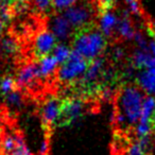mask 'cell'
Returning <instances> with one entry per match:
<instances>
[{
  "label": "cell",
  "instance_id": "cell-1",
  "mask_svg": "<svg viewBox=\"0 0 155 155\" xmlns=\"http://www.w3.org/2000/svg\"><path fill=\"white\" fill-rule=\"evenodd\" d=\"M73 51L87 60L89 63L102 56L106 49L107 39L96 22L74 30L71 38Z\"/></svg>",
  "mask_w": 155,
  "mask_h": 155
},
{
  "label": "cell",
  "instance_id": "cell-2",
  "mask_svg": "<svg viewBox=\"0 0 155 155\" xmlns=\"http://www.w3.org/2000/svg\"><path fill=\"white\" fill-rule=\"evenodd\" d=\"M146 94L137 85L122 86L117 97L118 124L122 127H136L141 116V110Z\"/></svg>",
  "mask_w": 155,
  "mask_h": 155
},
{
  "label": "cell",
  "instance_id": "cell-3",
  "mask_svg": "<svg viewBox=\"0 0 155 155\" xmlns=\"http://www.w3.org/2000/svg\"><path fill=\"white\" fill-rule=\"evenodd\" d=\"M88 61L72 50L68 60L64 64L58 66V79L62 83H74L82 79L88 69Z\"/></svg>",
  "mask_w": 155,
  "mask_h": 155
},
{
  "label": "cell",
  "instance_id": "cell-4",
  "mask_svg": "<svg viewBox=\"0 0 155 155\" xmlns=\"http://www.w3.org/2000/svg\"><path fill=\"white\" fill-rule=\"evenodd\" d=\"M85 110V102L80 97H69L62 100L60 115L55 127H69L82 117Z\"/></svg>",
  "mask_w": 155,
  "mask_h": 155
},
{
  "label": "cell",
  "instance_id": "cell-5",
  "mask_svg": "<svg viewBox=\"0 0 155 155\" xmlns=\"http://www.w3.org/2000/svg\"><path fill=\"white\" fill-rule=\"evenodd\" d=\"M94 9H96L95 5H91V3L74 5L73 7L65 10L63 15L72 26V28L77 30L95 22L93 20Z\"/></svg>",
  "mask_w": 155,
  "mask_h": 155
},
{
  "label": "cell",
  "instance_id": "cell-6",
  "mask_svg": "<svg viewBox=\"0 0 155 155\" xmlns=\"http://www.w3.org/2000/svg\"><path fill=\"white\" fill-rule=\"evenodd\" d=\"M155 114V97L154 96H146L143 100L141 110V116L136 124V135L138 138L150 136L152 133L151 120Z\"/></svg>",
  "mask_w": 155,
  "mask_h": 155
},
{
  "label": "cell",
  "instance_id": "cell-7",
  "mask_svg": "<svg viewBox=\"0 0 155 155\" xmlns=\"http://www.w3.org/2000/svg\"><path fill=\"white\" fill-rule=\"evenodd\" d=\"M58 45V39L50 30H43L35 36L33 43V52L37 58H41L52 54L55 46Z\"/></svg>",
  "mask_w": 155,
  "mask_h": 155
},
{
  "label": "cell",
  "instance_id": "cell-8",
  "mask_svg": "<svg viewBox=\"0 0 155 155\" xmlns=\"http://www.w3.org/2000/svg\"><path fill=\"white\" fill-rule=\"evenodd\" d=\"M0 148L3 155H31L24 138L16 133L5 135L1 140Z\"/></svg>",
  "mask_w": 155,
  "mask_h": 155
},
{
  "label": "cell",
  "instance_id": "cell-9",
  "mask_svg": "<svg viewBox=\"0 0 155 155\" xmlns=\"http://www.w3.org/2000/svg\"><path fill=\"white\" fill-rule=\"evenodd\" d=\"M49 29L58 39V43H65L69 38H72L74 32V29L63 14H56L52 16L49 22Z\"/></svg>",
  "mask_w": 155,
  "mask_h": 155
},
{
  "label": "cell",
  "instance_id": "cell-10",
  "mask_svg": "<svg viewBox=\"0 0 155 155\" xmlns=\"http://www.w3.org/2000/svg\"><path fill=\"white\" fill-rule=\"evenodd\" d=\"M61 103L62 100L58 99V97H50L43 103L41 107V116L46 127H55L60 115Z\"/></svg>",
  "mask_w": 155,
  "mask_h": 155
},
{
  "label": "cell",
  "instance_id": "cell-11",
  "mask_svg": "<svg viewBox=\"0 0 155 155\" xmlns=\"http://www.w3.org/2000/svg\"><path fill=\"white\" fill-rule=\"evenodd\" d=\"M137 86L148 96L155 95V69L138 70L136 74Z\"/></svg>",
  "mask_w": 155,
  "mask_h": 155
},
{
  "label": "cell",
  "instance_id": "cell-12",
  "mask_svg": "<svg viewBox=\"0 0 155 155\" xmlns=\"http://www.w3.org/2000/svg\"><path fill=\"white\" fill-rule=\"evenodd\" d=\"M39 78L38 69H37L36 63H30L25 65L19 69L17 75H16V82L20 87H27L32 85L35 81Z\"/></svg>",
  "mask_w": 155,
  "mask_h": 155
},
{
  "label": "cell",
  "instance_id": "cell-13",
  "mask_svg": "<svg viewBox=\"0 0 155 155\" xmlns=\"http://www.w3.org/2000/svg\"><path fill=\"white\" fill-rule=\"evenodd\" d=\"M116 33L125 41H133L134 39L136 30L133 26V21H132L131 17H130L129 11H123L121 16L119 17Z\"/></svg>",
  "mask_w": 155,
  "mask_h": 155
},
{
  "label": "cell",
  "instance_id": "cell-14",
  "mask_svg": "<svg viewBox=\"0 0 155 155\" xmlns=\"http://www.w3.org/2000/svg\"><path fill=\"white\" fill-rule=\"evenodd\" d=\"M118 19L119 17L117 16V14L114 13L113 11H108L105 12V13L100 14L99 28L106 38L110 37L116 32Z\"/></svg>",
  "mask_w": 155,
  "mask_h": 155
},
{
  "label": "cell",
  "instance_id": "cell-15",
  "mask_svg": "<svg viewBox=\"0 0 155 155\" xmlns=\"http://www.w3.org/2000/svg\"><path fill=\"white\" fill-rule=\"evenodd\" d=\"M37 64V69H38L39 78H48L52 75L56 70L58 67L60 66L58 61L55 60L52 54H49L47 56H44L41 58H38Z\"/></svg>",
  "mask_w": 155,
  "mask_h": 155
},
{
  "label": "cell",
  "instance_id": "cell-16",
  "mask_svg": "<svg viewBox=\"0 0 155 155\" xmlns=\"http://www.w3.org/2000/svg\"><path fill=\"white\" fill-rule=\"evenodd\" d=\"M0 49L5 55L14 56L19 52L20 47L15 37L11 36V35H5L0 39Z\"/></svg>",
  "mask_w": 155,
  "mask_h": 155
},
{
  "label": "cell",
  "instance_id": "cell-17",
  "mask_svg": "<svg viewBox=\"0 0 155 155\" xmlns=\"http://www.w3.org/2000/svg\"><path fill=\"white\" fill-rule=\"evenodd\" d=\"M71 52H72V48L69 47L68 45H66L65 43H58V45L52 51V55L58 61V65H62L69 58Z\"/></svg>",
  "mask_w": 155,
  "mask_h": 155
},
{
  "label": "cell",
  "instance_id": "cell-18",
  "mask_svg": "<svg viewBox=\"0 0 155 155\" xmlns=\"http://www.w3.org/2000/svg\"><path fill=\"white\" fill-rule=\"evenodd\" d=\"M5 97L7 105L11 108H14V110H17V108L21 107L22 103H24V98H22L21 93L19 91H17V89L8 94Z\"/></svg>",
  "mask_w": 155,
  "mask_h": 155
},
{
  "label": "cell",
  "instance_id": "cell-19",
  "mask_svg": "<svg viewBox=\"0 0 155 155\" xmlns=\"http://www.w3.org/2000/svg\"><path fill=\"white\" fill-rule=\"evenodd\" d=\"M16 86H17L16 79L12 75H5L0 81V91L5 96L16 91Z\"/></svg>",
  "mask_w": 155,
  "mask_h": 155
},
{
  "label": "cell",
  "instance_id": "cell-20",
  "mask_svg": "<svg viewBox=\"0 0 155 155\" xmlns=\"http://www.w3.org/2000/svg\"><path fill=\"white\" fill-rule=\"evenodd\" d=\"M31 3L37 13L47 14L53 9L52 0H31Z\"/></svg>",
  "mask_w": 155,
  "mask_h": 155
},
{
  "label": "cell",
  "instance_id": "cell-21",
  "mask_svg": "<svg viewBox=\"0 0 155 155\" xmlns=\"http://www.w3.org/2000/svg\"><path fill=\"white\" fill-rule=\"evenodd\" d=\"M14 16H15V13L13 11V8L5 5V2H2L0 5V20L3 24L5 25L10 24Z\"/></svg>",
  "mask_w": 155,
  "mask_h": 155
},
{
  "label": "cell",
  "instance_id": "cell-22",
  "mask_svg": "<svg viewBox=\"0 0 155 155\" xmlns=\"http://www.w3.org/2000/svg\"><path fill=\"white\" fill-rule=\"evenodd\" d=\"M117 0H96L95 8L97 9L98 14L105 13L108 11H113V9L116 5Z\"/></svg>",
  "mask_w": 155,
  "mask_h": 155
},
{
  "label": "cell",
  "instance_id": "cell-23",
  "mask_svg": "<svg viewBox=\"0 0 155 155\" xmlns=\"http://www.w3.org/2000/svg\"><path fill=\"white\" fill-rule=\"evenodd\" d=\"M78 0H52L53 10L56 12H64L65 10L73 7Z\"/></svg>",
  "mask_w": 155,
  "mask_h": 155
},
{
  "label": "cell",
  "instance_id": "cell-24",
  "mask_svg": "<svg viewBox=\"0 0 155 155\" xmlns=\"http://www.w3.org/2000/svg\"><path fill=\"white\" fill-rule=\"evenodd\" d=\"M127 155H148V153L140 147V144L138 142H136V143L132 144L129 148Z\"/></svg>",
  "mask_w": 155,
  "mask_h": 155
},
{
  "label": "cell",
  "instance_id": "cell-25",
  "mask_svg": "<svg viewBox=\"0 0 155 155\" xmlns=\"http://www.w3.org/2000/svg\"><path fill=\"white\" fill-rule=\"evenodd\" d=\"M127 5H129V12L136 14V15H141L142 14L141 7H140V3L138 0H133V1H131Z\"/></svg>",
  "mask_w": 155,
  "mask_h": 155
},
{
  "label": "cell",
  "instance_id": "cell-26",
  "mask_svg": "<svg viewBox=\"0 0 155 155\" xmlns=\"http://www.w3.org/2000/svg\"><path fill=\"white\" fill-rule=\"evenodd\" d=\"M125 55L124 50L122 49L121 47H116L113 51V58L115 61H121Z\"/></svg>",
  "mask_w": 155,
  "mask_h": 155
},
{
  "label": "cell",
  "instance_id": "cell-27",
  "mask_svg": "<svg viewBox=\"0 0 155 155\" xmlns=\"http://www.w3.org/2000/svg\"><path fill=\"white\" fill-rule=\"evenodd\" d=\"M47 149H48V142L46 140H44L41 142V149H39V153L41 155H45L46 152H47Z\"/></svg>",
  "mask_w": 155,
  "mask_h": 155
},
{
  "label": "cell",
  "instance_id": "cell-28",
  "mask_svg": "<svg viewBox=\"0 0 155 155\" xmlns=\"http://www.w3.org/2000/svg\"><path fill=\"white\" fill-rule=\"evenodd\" d=\"M151 127H152V133L151 134H153L154 137H155V114L153 115L152 120H151Z\"/></svg>",
  "mask_w": 155,
  "mask_h": 155
},
{
  "label": "cell",
  "instance_id": "cell-29",
  "mask_svg": "<svg viewBox=\"0 0 155 155\" xmlns=\"http://www.w3.org/2000/svg\"><path fill=\"white\" fill-rule=\"evenodd\" d=\"M16 1H17V0H3L2 2H5V5H10V7H13V5H14V3H15Z\"/></svg>",
  "mask_w": 155,
  "mask_h": 155
},
{
  "label": "cell",
  "instance_id": "cell-30",
  "mask_svg": "<svg viewBox=\"0 0 155 155\" xmlns=\"http://www.w3.org/2000/svg\"><path fill=\"white\" fill-rule=\"evenodd\" d=\"M5 25L3 24V22L1 21V20H0V35L2 34V32H3V29H5Z\"/></svg>",
  "mask_w": 155,
  "mask_h": 155
},
{
  "label": "cell",
  "instance_id": "cell-31",
  "mask_svg": "<svg viewBox=\"0 0 155 155\" xmlns=\"http://www.w3.org/2000/svg\"><path fill=\"white\" fill-rule=\"evenodd\" d=\"M131 1H133V0H125V2H127V3H130Z\"/></svg>",
  "mask_w": 155,
  "mask_h": 155
},
{
  "label": "cell",
  "instance_id": "cell-32",
  "mask_svg": "<svg viewBox=\"0 0 155 155\" xmlns=\"http://www.w3.org/2000/svg\"><path fill=\"white\" fill-rule=\"evenodd\" d=\"M2 1H3V0H0V5H1V3H2Z\"/></svg>",
  "mask_w": 155,
  "mask_h": 155
},
{
  "label": "cell",
  "instance_id": "cell-33",
  "mask_svg": "<svg viewBox=\"0 0 155 155\" xmlns=\"http://www.w3.org/2000/svg\"><path fill=\"white\" fill-rule=\"evenodd\" d=\"M0 51H1V49H0Z\"/></svg>",
  "mask_w": 155,
  "mask_h": 155
}]
</instances>
